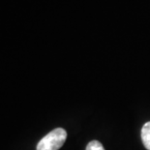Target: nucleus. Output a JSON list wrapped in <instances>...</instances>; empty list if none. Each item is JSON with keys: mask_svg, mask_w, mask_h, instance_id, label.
<instances>
[{"mask_svg": "<svg viewBox=\"0 0 150 150\" xmlns=\"http://www.w3.org/2000/svg\"><path fill=\"white\" fill-rule=\"evenodd\" d=\"M67 132L63 128H56L50 132L38 142L37 150H58L65 143Z\"/></svg>", "mask_w": 150, "mask_h": 150, "instance_id": "nucleus-1", "label": "nucleus"}, {"mask_svg": "<svg viewBox=\"0 0 150 150\" xmlns=\"http://www.w3.org/2000/svg\"><path fill=\"white\" fill-rule=\"evenodd\" d=\"M142 139L143 145L147 150H150V121L146 122L142 129Z\"/></svg>", "mask_w": 150, "mask_h": 150, "instance_id": "nucleus-2", "label": "nucleus"}, {"mask_svg": "<svg viewBox=\"0 0 150 150\" xmlns=\"http://www.w3.org/2000/svg\"><path fill=\"white\" fill-rule=\"evenodd\" d=\"M86 150H105L104 146L98 140H92L86 146Z\"/></svg>", "mask_w": 150, "mask_h": 150, "instance_id": "nucleus-3", "label": "nucleus"}]
</instances>
